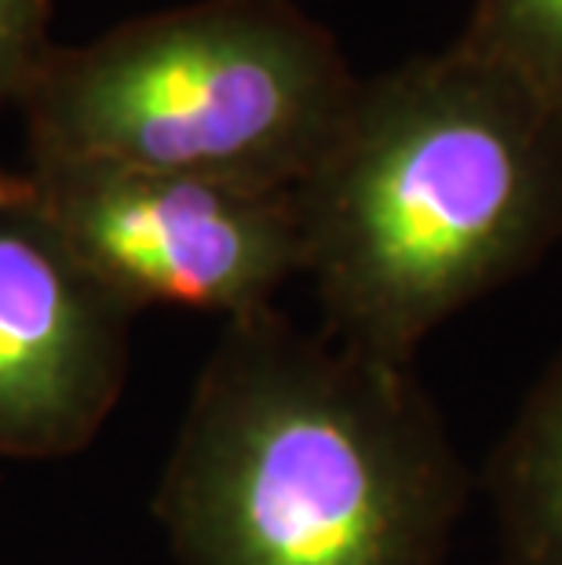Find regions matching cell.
<instances>
[{
  "label": "cell",
  "instance_id": "6da1fadb",
  "mask_svg": "<svg viewBox=\"0 0 562 565\" xmlns=\"http://www.w3.org/2000/svg\"><path fill=\"white\" fill-rule=\"evenodd\" d=\"M296 201L321 332L413 369L562 242V110L449 41L358 81Z\"/></svg>",
  "mask_w": 562,
  "mask_h": 565
},
{
  "label": "cell",
  "instance_id": "7a4b0ae2",
  "mask_svg": "<svg viewBox=\"0 0 562 565\" xmlns=\"http://www.w3.org/2000/svg\"><path fill=\"white\" fill-rule=\"evenodd\" d=\"M468 500L413 369L267 307L201 369L158 514L179 565H446Z\"/></svg>",
  "mask_w": 562,
  "mask_h": 565
},
{
  "label": "cell",
  "instance_id": "3957f363",
  "mask_svg": "<svg viewBox=\"0 0 562 565\" xmlns=\"http://www.w3.org/2000/svg\"><path fill=\"white\" fill-rule=\"evenodd\" d=\"M296 0H194L52 44L19 95L30 164L103 161L296 190L358 92Z\"/></svg>",
  "mask_w": 562,
  "mask_h": 565
},
{
  "label": "cell",
  "instance_id": "277c9868",
  "mask_svg": "<svg viewBox=\"0 0 562 565\" xmlns=\"http://www.w3.org/2000/svg\"><path fill=\"white\" fill-rule=\"evenodd\" d=\"M52 223L125 303L190 307L226 321L274 307L304 274L296 190L147 172L103 161L30 164Z\"/></svg>",
  "mask_w": 562,
  "mask_h": 565
},
{
  "label": "cell",
  "instance_id": "5b68a950",
  "mask_svg": "<svg viewBox=\"0 0 562 565\" xmlns=\"http://www.w3.org/2000/svg\"><path fill=\"white\" fill-rule=\"evenodd\" d=\"M131 310L33 194L0 168V456L81 452L114 413Z\"/></svg>",
  "mask_w": 562,
  "mask_h": 565
},
{
  "label": "cell",
  "instance_id": "8992f818",
  "mask_svg": "<svg viewBox=\"0 0 562 565\" xmlns=\"http://www.w3.org/2000/svg\"><path fill=\"white\" fill-rule=\"evenodd\" d=\"M483 492L505 565H562V351L489 449Z\"/></svg>",
  "mask_w": 562,
  "mask_h": 565
},
{
  "label": "cell",
  "instance_id": "52a82bcc",
  "mask_svg": "<svg viewBox=\"0 0 562 565\" xmlns=\"http://www.w3.org/2000/svg\"><path fill=\"white\" fill-rule=\"evenodd\" d=\"M453 41L562 110V0H471Z\"/></svg>",
  "mask_w": 562,
  "mask_h": 565
},
{
  "label": "cell",
  "instance_id": "ba28073f",
  "mask_svg": "<svg viewBox=\"0 0 562 565\" xmlns=\"http://www.w3.org/2000/svg\"><path fill=\"white\" fill-rule=\"evenodd\" d=\"M52 0H0V114L19 103L33 70L55 41L47 38Z\"/></svg>",
  "mask_w": 562,
  "mask_h": 565
}]
</instances>
